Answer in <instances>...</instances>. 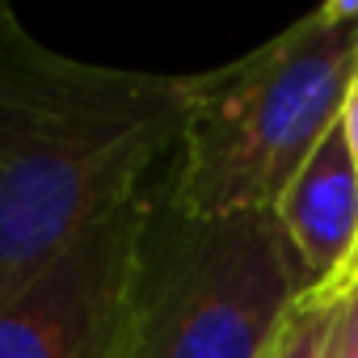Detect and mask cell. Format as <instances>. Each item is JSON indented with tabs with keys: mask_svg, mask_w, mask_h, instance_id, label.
Returning a JSON list of instances; mask_svg holds the SVG:
<instances>
[{
	"mask_svg": "<svg viewBox=\"0 0 358 358\" xmlns=\"http://www.w3.org/2000/svg\"><path fill=\"white\" fill-rule=\"evenodd\" d=\"M182 114L186 76L59 55L0 5V308L148 186Z\"/></svg>",
	"mask_w": 358,
	"mask_h": 358,
	"instance_id": "cell-1",
	"label": "cell"
},
{
	"mask_svg": "<svg viewBox=\"0 0 358 358\" xmlns=\"http://www.w3.org/2000/svg\"><path fill=\"white\" fill-rule=\"evenodd\" d=\"M358 0H329L249 55L186 76L169 194L194 215L278 207L354 85Z\"/></svg>",
	"mask_w": 358,
	"mask_h": 358,
	"instance_id": "cell-2",
	"label": "cell"
},
{
	"mask_svg": "<svg viewBox=\"0 0 358 358\" xmlns=\"http://www.w3.org/2000/svg\"><path fill=\"white\" fill-rule=\"evenodd\" d=\"M312 287L274 207L194 215L156 182L127 358H262Z\"/></svg>",
	"mask_w": 358,
	"mask_h": 358,
	"instance_id": "cell-3",
	"label": "cell"
},
{
	"mask_svg": "<svg viewBox=\"0 0 358 358\" xmlns=\"http://www.w3.org/2000/svg\"><path fill=\"white\" fill-rule=\"evenodd\" d=\"M152 182L0 308V358H127Z\"/></svg>",
	"mask_w": 358,
	"mask_h": 358,
	"instance_id": "cell-4",
	"label": "cell"
},
{
	"mask_svg": "<svg viewBox=\"0 0 358 358\" xmlns=\"http://www.w3.org/2000/svg\"><path fill=\"white\" fill-rule=\"evenodd\" d=\"M274 211L316 287L345 274L358 257V164L337 127L308 156Z\"/></svg>",
	"mask_w": 358,
	"mask_h": 358,
	"instance_id": "cell-5",
	"label": "cell"
},
{
	"mask_svg": "<svg viewBox=\"0 0 358 358\" xmlns=\"http://www.w3.org/2000/svg\"><path fill=\"white\" fill-rule=\"evenodd\" d=\"M354 262L345 266V274L312 287L282 320V329L274 333V341L266 345L262 358H333V329H337V312H341V295L354 278Z\"/></svg>",
	"mask_w": 358,
	"mask_h": 358,
	"instance_id": "cell-6",
	"label": "cell"
},
{
	"mask_svg": "<svg viewBox=\"0 0 358 358\" xmlns=\"http://www.w3.org/2000/svg\"><path fill=\"white\" fill-rule=\"evenodd\" d=\"M333 358H358V270L341 295V312H337V329H333Z\"/></svg>",
	"mask_w": 358,
	"mask_h": 358,
	"instance_id": "cell-7",
	"label": "cell"
},
{
	"mask_svg": "<svg viewBox=\"0 0 358 358\" xmlns=\"http://www.w3.org/2000/svg\"><path fill=\"white\" fill-rule=\"evenodd\" d=\"M337 131H341V139H345V148H350L354 164H358V80H354V85H350V93H345V106H341Z\"/></svg>",
	"mask_w": 358,
	"mask_h": 358,
	"instance_id": "cell-8",
	"label": "cell"
},
{
	"mask_svg": "<svg viewBox=\"0 0 358 358\" xmlns=\"http://www.w3.org/2000/svg\"><path fill=\"white\" fill-rule=\"evenodd\" d=\"M354 80H358V51H354Z\"/></svg>",
	"mask_w": 358,
	"mask_h": 358,
	"instance_id": "cell-9",
	"label": "cell"
},
{
	"mask_svg": "<svg viewBox=\"0 0 358 358\" xmlns=\"http://www.w3.org/2000/svg\"><path fill=\"white\" fill-rule=\"evenodd\" d=\"M354 262H358V257H354Z\"/></svg>",
	"mask_w": 358,
	"mask_h": 358,
	"instance_id": "cell-10",
	"label": "cell"
}]
</instances>
